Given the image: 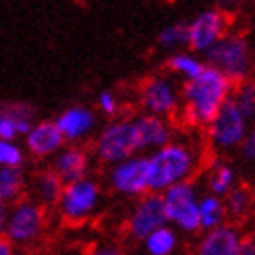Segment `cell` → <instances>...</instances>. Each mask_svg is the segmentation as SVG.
Segmentation results:
<instances>
[{
  "label": "cell",
  "instance_id": "32",
  "mask_svg": "<svg viewBox=\"0 0 255 255\" xmlns=\"http://www.w3.org/2000/svg\"><path fill=\"white\" fill-rule=\"evenodd\" d=\"M233 255H255V243H253V239H249V237L241 239V243L237 245V249H235Z\"/></svg>",
  "mask_w": 255,
  "mask_h": 255
},
{
  "label": "cell",
  "instance_id": "5",
  "mask_svg": "<svg viewBox=\"0 0 255 255\" xmlns=\"http://www.w3.org/2000/svg\"><path fill=\"white\" fill-rule=\"evenodd\" d=\"M48 210H44L40 203H35L29 197H23L21 201L8 206L4 239L15 249H33L40 245L48 233Z\"/></svg>",
  "mask_w": 255,
  "mask_h": 255
},
{
  "label": "cell",
  "instance_id": "7",
  "mask_svg": "<svg viewBox=\"0 0 255 255\" xmlns=\"http://www.w3.org/2000/svg\"><path fill=\"white\" fill-rule=\"evenodd\" d=\"M137 102L141 114L172 121L181 110V85L166 73H154L139 83Z\"/></svg>",
  "mask_w": 255,
  "mask_h": 255
},
{
  "label": "cell",
  "instance_id": "19",
  "mask_svg": "<svg viewBox=\"0 0 255 255\" xmlns=\"http://www.w3.org/2000/svg\"><path fill=\"white\" fill-rule=\"evenodd\" d=\"M62 189H65V183H62V178L50 166L37 170L29 178V187H27V191L31 193L29 199H33L35 203H40L44 210L56 208V203H58V199L62 195Z\"/></svg>",
  "mask_w": 255,
  "mask_h": 255
},
{
  "label": "cell",
  "instance_id": "27",
  "mask_svg": "<svg viewBox=\"0 0 255 255\" xmlns=\"http://www.w3.org/2000/svg\"><path fill=\"white\" fill-rule=\"evenodd\" d=\"M27 156L19 141L0 139V168H23Z\"/></svg>",
  "mask_w": 255,
  "mask_h": 255
},
{
  "label": "cell",
  "instance_id": "14",
  "mask_svg": "<svg viewBox=\"0 0 255 255\" xmlns=\"http://www.w3.org/2000/svg\"><path fill=\"white\" fill-rule=\"evenodd\" d=\"M21 145L25 149V156L46 162V160H52L65 147V139L58 133L54 121L44 119V121H35L29 127V131L23 135Z\"/></svg>",
  "mask_w": 255,
  "mask_h": 255
},
{
  "label": "cell",
  "instance_id": "18",
  "mask_svg": "<svg viewBox=\"0 0 255 255\" xmlns=\"http://www.w3.org/2000/svg\"><path fill=\"white\" fill-rule=\"evenodd\" d=\"M243 237L245 235L239 224L226 222L214 231L199 233L193 255H233Z\"/></svg>",
  "mask_w": 255,
  "mask_h": 255
},
{
  "label": "cell",
  "instance_id": "28",
  "mask_svg": "<svg viewBox=\"0 0 255 255\" xmlns=\"http://www.w3.org/2000/svg\"><path fill=\"white\" fill-rule=\"evenodd\" d=\"M231 100L247 119H253V114H255V83H253V79L235 85Z\"/></svg>",
  "mask_w": 255,
  "mask_h": 255
},
{
  "label": "cell",
  "instance_id": "12",
  "mask_svg": "<svg viewBox=\"0 0 255 255\" xmlns=\"http://www.w3.org/2000/svg\"><path fill=\"white\" fill-rule=\"evenodd\" d=\"M166 224V214H164L162 197L158 193H147L133 201V206L127 212L125 218V233L131 241H141L151 235L156 228Z\"/></svg>",
  "mask_w": 255,
  "mask_h": 255
},
{
  "label": "cell",
  "instance_id": "6",
  "mask_svg": "<svg viewBox=\"0 0 255 255\" xmlns=\"http://www.w3.org/2000/svg\"><path fill=\"white\" fill-rule=\"evenodd\" d=\"M104 203V189L96 176L69 183L62 189V195L56 203V212L67 224H85L100 212Z\"/></svg>",
  "mask_w": 255,
  "mask_h": 255
},
{
  "label": "cell",
  "instance_id": "8",
  "mask_svg": "<svg viewBox=\"0 0 255 255\" xmlns=\"http://www.w3.org/2000/svg\"><path fill=\"white\" fill-rule=\"evenodd\" d=\"M162 197L166 224L172 226L178 235H199V187L195 181H187L166 189Z\"/></svg>",
  "mask_w": 255,
  "mask_h": 255
},
{
  "label": "cell",
  "instance_id": "11",
  "mask_svg": "<svg viewBox=\"0 0 255 255\" xmlns=\"http://www.w3.org/2000/svg\"><path fill=\"white\" fill-rule=\"evenodd\" d=\"M106 185L114 195L125 199H139L149 193L147 156L137 154L106 170Z\"/></svg>",
  "mask_w": 255,
  "mask_h": 255
},
{
  "label": "cell",
  "instance_id": "22",
  "mask_svg": "<svg viewBox=\"0 0 255 255\" xmlns=\"http://www.w3.org/2000/svg\"><path fill=\"white\" fill-rule=\"evenodd\" d=\"M29 176L25 168H0V201L12 206V203L27 197Z\"/></svg>",
  "mask_w": 255,
  "mask_h": 255
},
{
  "label": "cell",
  "instance_id": "26",
  "mask_svg": "<svg viewBox=\"0 0 255 255\" xmlns=\"http://www.w3.org/2000/svg\"><path fill=\"white\" fill-rule=\"evenodd\" d=\"M156 44L164 50V52H178V50L189 48V37H187V23L185 21H174L168 23L158 31Z\"/></svg>",
  "mask_w": 255,
  "mask_h": 255
},
{
  "label": "cell",
  "instance_id": "16",
  "mask_svg": "<svg viewBox=\"0 0 255 255\" xmlns=\"http://www.w3.org/2000/svg\"><path fill=\"white\" fill-rule=\"evenodd\" d=\"M137 141H139V154H151V151L166 145L170 139H174V125L172 121H164L149 117V114H133Z\"/></svg>",
  "mask_w": 255,
  "mask_h": 255
},
{
  "label": "cell",
  "instance_id": "23",
  "mask_svg": "<svg viewBox=\"0 0 255 255\" xmlns=\"http://www.w3.org/2000/svg\"><path fill=\"white\" fill-rule=\"evenodd\" d=\"M224 199V208H226V218L233 224H241L247 220L251 212H253V189L245 183H239L231 193Z\"/></svg>",
  "mask_w": 255,
  "mask_h": 255
},
{
  "label": "cell",
  "instance_id": "17",
  "mask_svg": "<svg viewBox=\"0 0 255 255\" xmlns=\"http://www.w3.org/2000/svg\"><path fill=\"white\" fill-rule=\"evenodd\" d=\"M35 123V108L27 102H2L0 104V139L19 141Z\"/></svg>",
  "mask_w": 255,
  "mask_h": 255
},
{
  "label": "cell",
  "instance_id": "29",
  "mask_svg": "<svg viewBox=\"0 0 255 255\" xmlns=\"http://www.w3.org/2000/svg\"><path fill=\"white\" fill-rule=\"evenodd\" d=\"M96 106L104 117H108L112 121V119H117V114L121 112V98L114 89H102V92L98 94Z\"/></svg>",
  "mask_w": 255,
  "mask_h": 255
},
{
  "label": "cell",
  "instance_id": "34",
  "mask_svg": "<svg viewBox=\"0 0 255 255\" xmlns=\"http://www.w3.org/2000/svg\"><path fill=\"white\" fill-rule=\"evenodd\" d=\"M12 253H15V247L4 237H0V255H12Z\"/></svg>",
  "mask_w": 255,
  "mask_h": 255
},
{
  "label": "cell",
  "instance_id": "36",
  "mask_svg": "<svg viewBox=\"0 0 255 255\" xmlns=\"http://www.w3.org/2000/svg\"><path fill=\"white\" fill-rule=\"evenodd\" d=\"M12 255H37L35 251H29V249H15Z\"/></svg>",
  "mask_w": 255,
  "mask_h": 255
},
{
  "label": "cell",
  "instance_id": "20",
  "mask_svg": "<svg viewBox=\"0 0 255 255\" xmlns=\"http://www.w3.org/2000/svg\"><path fill=\"white\" fill-rule=\"evenodd\" d=\"M206 193L216 197H226L239 185V170L226 158H216L206 170Z\"/></svg>",
  "mask_w": 255,
  "mask_h": 255
},
{
  "label": "cell",
  "instance_id": "3",
  "mask_svg": "<svg viewBox=\"0 0 255 255\" xmlns=\"http://www.w3.org/2000/svg\"><path fill=\"white\" fill-rule=\"evenodd\" d=\"M208 67L220 71L233 85L245 83L253 73V48L247 33L228 31L212 50L203 54Z\"/></svg>",
  "mask_w": 255,
  "mask_h": 255
},
{
  "label": "cell",
  "instance_id": "9",
  "mask_svg": "<svg viewBox=\"0 0 255 255\" xmlns=\"http://www.w3.org/2000/svg\"><path fill=\"white\" fill-rule=\"evenodd\" d=\"M249 135V119L241 112L233 100L214 114V119L206 125L208 145L216 154H231L239 149L243 139Z\"/></svg>",
  "mask_w": 255,
  "mask_h": 255
},
{
  "label": "cell",
  "instance_id": "10",
  "mask_svg": "<svg viewBox=\"0 0 255 255\" xmlns=\"http://www.w3.org/2000/svg\"><path fill=\"white\" fill-rule=\"evenodd\" d=\"M231 25L233 19L224 8L208 6L199 10L193 19L187 21V37H189L187 50L203 56L231 31Z\"/></svg>",
  "mask_w": 255,
  "mask_h": 255
},
{
  "label": "cell",
  "instance_id": "1",
  "mask_svg": "<svg viewBox=\"0 0 255 255\" xmlns=\"http://www.w3.org/2000/svg\"><path fill=\"white\" fill-rule=\"evenodd\" d=\"M235 85L214 67H203V71L181 87V110L178 119L183 125L193 129H206L228 100L233 98Z\"/></svg>",
  "mask_w": 255,
  "mask_h": 255
},
{
  "label": "cell",
  "instance_id": "33",
  "mask_svg": "<svg viewBox=\"0 0 255 255\" xmlns=\"http://www.w3.org/2000/svg\"><path fill=\"white\" fill-rule=\"evenodd\" d=\"M6 216H8V206L0 201V237H4V226H6Z\"/></svg>",
  "mask_w": 255,
  "mask_h": 255
},
{
  "label": "cell",
  "instance_id": "2",
  "mask_svg": "<svg viewBox=\"0 0 255 255\" xmlns=\"http://www.w3.org/2000/svg\"><path fill=\"white\" fill-rule=\"evenodd\" d=\"M203 164V149L189 139H170L166 145L147 154L149 193H164L166 189L193 181Z\"/></svg>",
  "mask_w": 255,
  "mask_h": 255
},
{
  "label": "cell",
  "instance_id": "24",
  "mask_svg": "<svg viewBox=\"0 0 255 255\" xmlns=\"http://www.w3.org/2000/svg\"><path fill=\"white\" fill-rule=\"evenodd\" d=\"M197 216H199V233L214 231V228H218V226L228 222L224 199L216 197V195H210V193H201Z\"/></svg>",
  "mask_w": 255,
  "mask_h": 255
},
{
  "label": "cell",
  "instance_id": "31",
  "mask_svg": "<svg viewBox=\"0 0 255 255\" xmlns=\"http://www.w3.org/2000/svg\"><path fill=\"white\" fill-rule=\"evenodd\" d=\"M239 151H241V158L245 162L255 160V133L253 131H249V135L243 139V143L239 145Z\"/></svg>",
  "mask_w": 255,
  "mask_h": 255
},
{
  "label": "cell",
  "instance_id": "13",
  "mask_svg": "<svg viewBox=\"0 0 255 255\" xmlns=\"http://www.w3.org/2000/svg\"><path fill=\"white\" fill-rule=\"evenodd\" d=\"M58 133L69 145H83L98 133V112L87 104H71L54 119Z\"/></svg>",
  "mask_w": 255,
  "mask_h": 255
},
{
  "label": "cell",
  "instance_id": "30",
  "mask_svg": "<svg viewBox=\"0 0 255 255\" xmlns=\"http://www.w3.org/2000/svg\"><path fill=\"white\" fill-rule=\"evenodd\" d=\"M87 255H127V251L117 243H98L87 249Z\"/></svg>",
  "mask_w": 255,
  "mask_h": 255
},
{
  "label": "cell",
  "instance_id": "4",
  "mask_svg": "<svg viewBox=\"0 0 255 255\" xmlns=\"http://www.w3.org/2000/svg\"><path fill=\"white\" fill-rule=\"evenodd\" d=\"M92 158L106 168L114 166L131 156L139 154V141L133 117H119L112 119L94 135L92 141Z\"/></svg>",
  "mask_w": 255,
  "mask_h": 255
},
{
  "label": "cell",
  "instance_id": "21",
  "mask_svg": "<svg viewBox=\"0 0 255 255\" xmlns=\"http://www.w3.org/2000/svg\"><path fill=\"white\" fill-rule=\"evenodd\" d=\"M203 67H206L203 56L191 52V50H178V52H172L166 60V71H168L166 75H170L174 81L181 79L183 83H187L193 77H197L203 71Z\"/></svg>",
  "mask_w": 255,
  "mask_h": 255
},
{
  "label": "cell",
  "instance_id": "25",
  "mask_svg": "<svg viewBox=\"0 0 255 255\" xmlns=\"http://www.w3.org/2000/svg\"><path fill=\"white\" fill-rule=\"evenodd\" d=\"M141 245L145 255H174L181 247V235L172 226L164 224L156 228L151 235H147L141 241Z\"/></svg>",
  "mask_w": 255,
  "mask_h": 255
},
{
  "label": "cell",
  "instance_id": "35",
  "mask_svg": "<svg viewBox=\"0 0 255 255\" xmlns=\"http://www.w3.org/2000/svg\"><path fill=\"white\" fill-rule=\"evenodd\" d=\"M60 255H87V249H83V247H69V249H65Z\"/></svg>",
  "mask_w": 255,
  "mask_h": 255
},
{
  "label": "cell",
  "instance_id": "15",
  "mask_svg": "<svg viewBox=\"0 0 255 255\" xmlns=\"http://www.w3.org/2000/svg\"><path fill=\"white\" fill-rule=\"evenodd\" d=\"M50 162H52V166L50 168L62 178V183L65 185L92 176V168H94L92 151H89L85 145H69V143H65V147H62Z\"/></svg>",
  "mask_w": 255,
  "mask_h": 255
}]
</instances>
